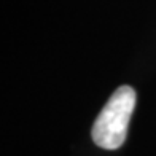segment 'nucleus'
<instances>
[{"label":"nucleus","mask_w":156,"mask_h":156,"mask_svg":"<svg viewBox=\"0 0 156 156\" xmlns=\"http://www.w3.org/2000/svg\"><path fill=\"white\" fill-rule=\"evenodd\" d=\"M136 108V91L129 86H121L112 94L93 126V140L104 150L119 148L127 136L132 112Z\"/></svg>","instance_id":"obj_1"}]
</instances>
